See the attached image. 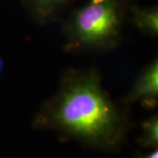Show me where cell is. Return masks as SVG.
<instances>
[{"label": "cell", "mask_w": 158, "mask_h": 158, "mask_svg": "<svg viewBox=\"0 0 158 158\" xmlns=\"http://www.w3.org/2000/svg\"><path fill=\"white\" fill-rule=\"evenodd\" d=\"M135 158H158L157 148H155L151 152L145 154V155H138Z\"/></svg>", "instance_id": "cell-7"}, {"label": "cell", "mask_w": 158, "mask_h": 158, "mask_svg": "<svg viewBox=\"0 0 158 158\" xmlns=\"http://www.w3.org/2000/svg\"><path fill=\"white\" fill-rule=\"evenodd\" d=\"M138 142L143 148H157L158 146V117L154 114L141 123V134Z\"/></svg>", "instance_id": "cell-6"}, {"label": "cell", "mask_w": 158, "mask_h": 158, "mask_svg": "<svg viewBox=\"0 0 158 158\" xmlns=\"http://www.w3.org/2000/svg\"><path fill=\"white\" fill-rule=\"evenodd\" d=\"M125 106L140 104L145 110L158 106V60L155 58L142 69L129 91L120 101Z\"/></svg>", "instance_id": "cell-3"}, {"label": "cell", "mask_w": 158, "mask_h": 158, "mask_svg": "<svg viewBox=\"0 0 158 158\" xmlns=\"http://www.w3.org/2000/svg\"><path fill=\"white\" fill-rule=\"evenodd\" d=\"M126 0H87L62 23L63 50L69 54H100L118 48L128 16Z\"/></svg>", "instance_id": "cell-2"}, {"label": "cell", "mask_w": 158, "mask_h": 158, "mask_svg": "<svg viewBox=\"0 0 158 158\" xmlns=\"http://www.w3.org/2000/svg\"><path fill=\"white\" fill-rule=\"evenodd\" d=\"M77 0H19L29 17L40 26H46L62 19L63 12Z\"/></svg>", "instance_id": "cell-4"}, {"label": "cell", "mask_w": 158, "mask_h": 158, "mask_svg": "<svg viewBox=\"0 0 158 158\" xmlns=\"http://www.w3.org/2000/svg\"><path fill=\"white\" fill-rule=\"evenodd\" d=\"M128 19L129 22L141 34L153 38H157V6H129Z\"/></svg>", "instance_id": "cell-5"}, {"label": "cell", "mask_w": 158, "mask_h": 158, "mask_svg": "<svg viewBox=\"0 0 158 158\" xmlns=\"http://www.w3.org/2000/svg\"><path fill=\"white\" fill-rule=\"evenodd\" d=\"M32 126L91 148L117 153L127 144L134 121L130 106L113 100L103 86L101 72L90 66L64 70L56 92L41 103Z\"/></svg>", "instance_id": "cell-1"}]
</instances>
